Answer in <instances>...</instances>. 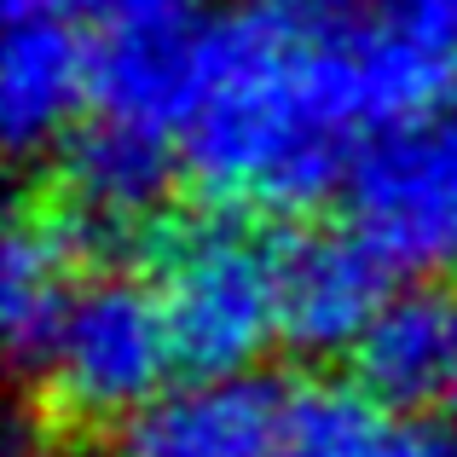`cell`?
Masks as SVG:
<instances>
[{
  "label": "cell",
  "mask_w": 457,
  "mask_h": 457,
  "mask_svg": "<svg viewBox=\"0 0 457 457\" xmlns=\"http://www.w3.org/2000/svg\"><path fill=\"white\" fill-rule=\"evenodd\" d=\"M452 64L394 18L255 6L203 29L179 168L226 209H307L353 179L377 139L446 104Z\"/></svg>",
  "instance_id": "obj_1"
},
{
  "label": "cell",
  "mask_w": 457,
  "mask_h": 457,
  "mask_svg": "<svg viewBox=\"0 0 457 457\" xmlns=\"http://www.w3.org/2000/svg\"><path fill=\"white\" fill-rule=\"evenodd\" d=\"M156 295L191 382L249 377L255 359L284 342V244L237 214L186 220L162 244Z\"/></svg>",
  "instance_id": "obj_2"
},
{
  "label": "cell",
  "mask_w": 457,
  "mask_h": 457,
  "mask_svg": "<svg viewBox=\"0 0 457 457\" xmlns=\"http://www.w3.org/2000/svg\"><path fill=\"white\" fill-rule=\"evenodd\" d=\"M35 370L46 388V411L58 423L70 428L139 423L168 394V377L179 370L156 284H139L128 272L81 278L76 302L58 319Z\"/></svg>",
  "instance_id": "obj_3"
},
{
  "label": "cell",
  "mask_w": 457,
  "mask_h": 457,
  "mask_svg": "<svg viewBox=\"0 0 457 457\" xmlns=\"http://www.w3.org/2000/svg\"><path fill=\"white\" fill-rule=\"evenodd\" d=\"M353 232L388 267H457V99L377 139L347 179Z\"/></svg>",
  "instance_id": "obj_4"
},
{
  "label": "cell",
  "mask_w": 457,
  "mask_h": 457,
  "mask_svg": "<svg viewBox=\"0 0 457 457\" xmlns=\"http://www.w3.org/2000/svg\"><path fill=\"white\" fill-rule=\"evenodd\" d=\"M99 46L64 12H18L0 41V134L12 156L70 145L93 116Z\"/></svg>",
  "instance_id": "obj_5"
},
{
  "label": "cell",
  "mask_w": 457,
  "mask_h": 457,
  "mask_svg": "<svg viewBox=\"0 0 457 457\" xmlns=\"http://www.w3.org/2000/svg\"><path fill=\"white\" fill-rule=\"evenodd\" d=\"M58 156H64L58 162L64 226L76 237H134L168 203L174 174H186L179 139L116 116H87Z\"/></svg>",
  "instance_id": "obj_6"
},
{
  "label": "cell",
  "mask_w": 457,
  "mask_h": 457,
  "mask_svg": "<svg viewBox=\"0 0 457 457\" xmlns=\"http://www.w3.org/2000/svg\"><path fill=\"white\" fill-rule=\"evenodd\" d=\"M394 267L347 226L284 244V342L302 353H353L394 302Z\"/></svg>",
  "instance_id": "obj_7"
},
{
  "label": "cell",
  "mask_w": 457,
  "mask_h": 457,
  "mask_svg": "<svg viewBox=\"0 0 457 457\" xmlns=\"http://www.w3.org/2000/svg\"><path fill=\"white\" fill-rule=\"evenodd\" d=\"M290 394L267 377H220L168 388L122 428L116 457H278Z\"/></svg>",
  "instance_id": "obj_8"
},
{
  "label": "cell",
  "mask_w": 457,
  "mask_h": 457,
  "mask_svg": "<svg viewBox=\"0 0 457 457\" xmlns=\"http://www.w3.org/2000/svg\"><path fill=\"white\" fill-rule=\"evenodd\" d=\"M203 29L209 23H197V18L104 29L93 116H116V122L179 139L186 111L197 99V76H203Z\"/></svg>",
  "instance_id": "obj_9"
},
{
  "label": "cell",
  "mask_w": 457,
  "mask_h": 457,
  "mask_svg": "<svg viewBox=\"0 0 457 457\" xmlns=\"http://www.w3.org/2000/svg\"><path fill=\"white\" fill-rule=\"evenodd\" d=\"M359 388L388 411L417 417V405L452 400L457 388V302L440 290H405L377 312L353 347Z\"/></svg>",
  "instance_id": "obj_10"
},
{
  "label": "cell",
  "mask_w": 457,
  "mask_h": 457,
  "mask_svg": "<svg viewBox=\"0 0 457 457\" xmlns=\"http://www.w3.org/2000/svg\"><path fill=\"white\" fill-rule=\"evenodd\" d=\"M76 244L64 214H18L0 244V330L18 365H41L58 319L76 302Z\"/></svg>",
  "instance_id": "obj_11"
},
{
  "label": "cell",
  "mask_w": 457,
  "mask_h": 457,
  "mask_svg": "<svg viewBox=\"0 0 457 457\" xmlns=\"http://www.w3.org/2000/svg\"><path fill=\"white\" fill-rule=\"evenodd\" d=\"M278 457H457L417 417L377 405L365 388L312 382L290 394Z\"/></svg>",
  "instance_id": "obj_12"
},
{
  "label": "cell",
  "mask_w": 457,
  "mask_h": 457,
  "mask_svg": "<svg viewBox=\"0 0 457 457\" xmlns=\"http://www.w3.org/2000/svg\"><path fill=\"white\" fill-rule=\"evenodd\" d=\"M197 0H6V18L18 12H64V18H99L104 29L128 23H162V18H191Z\"/></svg>",
  "instance_id": "obj_13"
},
{
  "label": "cell",
  "mask_w": 457,
  "mask_h": 457,
  "mask_svg": "<svg viewBox=\"0 0 457 457\" xmlns=\"http://www.w3.org/2000/svg\"><path fill=\"white\" fill-rule=\"evenodd\" d=\"M382 18L428 41L446 64H457V0H382Z\"/></svg>",
  "instance_id": "obj_14"
},
{
  "label": "cell",
  "mask_w": 457,
  "mask_h": 457,
  "mask_svg": "<svg viewBox=\"0 0 457 457\" xmlns=\"http://www.w3.org/2000/svg\"><path fill=\"white\" fill-rule=\"evenodd\" d=\"M272 6H284V12H295V18H342L353 0H272Z\"/></svg>",
  "instance_id": "obj_15"
},
{
  "label": "cell",
  "mask_w": 457,
  "mask_h": 457,
  "mask_svg": "<svg viewBox=\"0 0 457 457\" xmlns=\"http://www.w3.org/2000/svg\"><path fill=\"white\" fill-rule=\"evenodd\" d=\"M452 452H457V388H452Z\"/></svg>",
  "instance_id": "obj_16"
}]
</instances>
